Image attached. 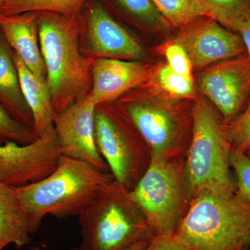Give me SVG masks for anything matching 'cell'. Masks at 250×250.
I'll return each instance as SVG.
<instances>
[{"label": "cell", "instance_id": "8", "mask_svg": "<svg viewBox=\"0 0 250 250\" xmlns=\"http://www.w3.org/2000/svg\"><path fill=\"white\" fill-rule=\"evenodd\" d=\"M61 156L54 128L29 144H0V182L12 187L34 183L55 169Z\"/></svg>", "mask_w": 250, "mask_h": 250}, {"label": "cell", "instance_id": "25", "mask_svg": "<svg viewBox=\"0 0 250 250\" xmlns=\"http://www.w3.org/2000/svg\"><path fill=\"white\" fill-rule=\"evenodd\" d=\"M0 139L27 145L34 142L37 137L32 128L17 121L0 104Z\"/></svg>", "mask_w": 250, "mask_h": 250}, {"label": "cell", "instance_id": "24", "mask_svg": "<svg viewBox=\"0 0 250 250\" xmlns=\"http://www.w3.org/2000/svg\"><path fill=\"white\" fill-rule=\"evenodd\" d=\"M231 150L246 153L250 149V99L241 114L225 126Z\"/></svg>", "mask_w": 250, "mask_h": 250}, {"label": "cell", "instance_id": "32", "mask_svg": "<svg viewBox=\"0 0 250 250\" xmlns=\"http://www.w3.org/2000/svg\"><path fill=\"white\" fill-rule=\"evenodd\" d=\"M5 0H0V11H1V7H2V5L4 4Z\"/></svg>", "mask_w": 250, "mask_h": 250}, {"label": "cell", "instance_id": "13", "mask_svg": "<svg viewBox=\"0 0 250 250\" xmlns=\"http://www.w3.org/2000/svg\"><path fill=\"white\" fill-rule=\"evenodd\" d=\"M95 108L88 97L82 99L56 114L54 129L62 155L83 161L107 172V164L99 152L95 142Z\"/></svg>", "mask_w": 250, "mask_h": 250}, {"label": "cell", "instance_id": "5", "mask_svg": "<svg viewBox=\"0 0 250 250\" xmlns=\"http://www.w3.org/2000/svg\"><path fill=\"white\" fill-rule=\"evenodd\" d=\"M192 137L187 163L188 192L193 198L204 190L233 195L236 184L230 171L231 147L226 129L205 98L192 110Z\"/></svg>", "mask_w": 250, "mask_h": 250}, {"label": "cell", "instance_id": "22", "mask_svg": "<svg viewBox=\"0 0 250 250\" xmlns=\"http://www.w3.org/2000/svg\"><path fill=\"white\" fill-rule=\"evenodd\" d=\"M209 9L210 17L220 24L238 33L243 23L250 18V0H202Z\"/></svg>", "mask_w": 250, "mask_h": 250}, {"label": "cell", "instance_id": "3", "mask_svg": "<svg viewBox=\"0 0 250 250\" xmlns=\"http://www.w3.org/2000/svg\"><path fill=\"white\" fill-rule=\"evenodd\" d=\"M175 232L192 250H247L250 202L236 193L199 192Z\"/></svg>", "mask_w": 250, "mask_h": 250}, {"label": "cell", "instance_id": "17", "mask_svg": "<svg viewBox=\"0 0 250 250\" xmlns=\"http://www.w3.org/2000/svg\"><path fill=\"white\" fill-rule=\"evenodd\" d=\"M0 104L22 124L32 128V113L20 83L17 67L11 47L0 31Z\"/></svg>", "mask_w": 250, "mask_h": 250}, {"label": "cell", "instance_id": "33", "mask_svg": "<svg viewBox=\"0 0 250 250\" xmlns=\"http://www.w3.org/2000/svg\"><path fill=\"white\" fill-rule=\"evenodd\" d=\"M246 154L250 156V149L248 151V152H246Z\"/></svg>", "mask_w": 250, "mask_h": 250}, {"label": "cell", "instance_id": "12", "mask_svg": "<svg viewBox=\"0 0 250 250\" xmlns=\"http://www.w3.org/2000/svg\"><path fill=\"white\" fill-rule=\"evenodd\" d=\"M122 110L153 155L167 157L176 147L180 123L177 113L167 104L154 97H135L125 101Z\"/></svg>", "mask_w": 250, "mask_h": 250}, {"label": "cell", "instance_id": "31", "mask_svg": "<svg viewBox=\"0 0 250 250\" xmlns=\"http://www.w3.org/2000/svg\"><path fill=\"white\" fill-rule=\"evenodd\" d=\"M47 250L45 249V248H42L40 246H35L31 247V248H30V250ZM72 250H78V249Z\"/></svg>", "mask_w": 250, "mask_h": 250}, {"label": "cell", "instance_id": "10", "mask_svg": "<svg viewBox=\"0 0 250 250\" xmlns=\"http://www.w3.org/2000/svg\"><path fill=\"white\" fill-rule=\"evenodd\" d=\"M174 41L184 47L192 67L197 69L247 53L239 34L208 16L181 27Z\"/></svg>", "mask_w": 250, "mask_h": 250}, {"label": "cell", "instance_id": "4", "mask_svg": "<svg viewBox=\"0 0 250 250\" xmlns=\"http://www.w3.org/2000/svg\"><path fill=\"white\" fill-rule=\"evenodd\" d=\"M78 250H126L154 233L129 196V190L113 180L79 215Z\"/></svg>", "mask_w": 250, "mask_h": 250}, {"label": "cell", "instance_id": "9", "mask_svg": "<svg viewBox=\"0 0 250 250\" xmlns=\"http://www.w3.org/2000/svg\"><path fill=\"white\" fill-rule=\"evenodd\" d=\"M202 93L229 123L239 116L250 99V62L248 54L218 62L198 78Z\"/></svg>", "mask_w": 250, "mask_h": 250}, {"label": "cell", "instance_id": "7", "mask_svg": "<svg viewBox=\"0 0 250 250\" xmlns=\"http://www.w3.org/2000/svg\"><path fill=\"white\" fill-rule=\"evenodd\" d=\"M123 118L106 106H97L95 136L97 147L118 184L131 190L142 176L143 153Z\"/></svg>", "mask_w": 250, "mask_h": 250}, {"label": "cell", "instance_id": "1", "mask_svg": "<svg viewBox=\"0 0 250 250\" xmlns=\"http://www.w3.org/2000/svg\"><path fill=\"white\" fill-rule=\"evenodd\" d=\"M113 180L111 173L62 155L57 167L45 178L14 188L27 215L33 235L47 215L58 219L79 216Z\"/></svg>", "mask_w": 250, "mask_h": 250}, {"label": "cell", "instance_id": "15", "mask_svg": "<svg viewBox=\"0 0 250 250\" xmlns=\"http://www.w3.org/2000/svg\"><path fill=\"white\" fill-rule=\"evenodd\" d=\"M40 12L4 16L0 14V31L10 47L36 76L47 80L39 34Z\"/></svg>", "mask_w": 250, "mask_h": 250}, {"label": "cell", "instance_id": "16", "mask_svg": "<svg viewBox=\"0 0 250 250\" xmlns=\"http://www.w3.org/2000/svg\"><path fill=\"white\" fill-rule=\"evenodd\" d=\"M23 96L32 113L33 130L39 138L54 128V111L47 80L34 75L21 59L14 54Z\"/></svg>", "mask_w": 250, "mask_h": 250}, {"label": "cell", "instance_id": "29", "mask_svg": "<svg viewBox=\"0 0 250 250\" xmlns=\"http://www.w3.org/2000/svg\"><path fill=\"white\" fill-rule=\"evenodd\" d=\"M238 34H239L243 39L250 62V18L241 24L238 29Z\"/></svg>", "mask_w": 250, "mask_h": 250}, {"label": "cell", "instance_id": "30", "mask_svg": "<svg viewBox=\"0 0 250 250\" xmlns=\"http://www.w3.org/2000/svg\"><path fill=\"white\" fill-rule=\"evenodd\" d=\"M150 241H143L135 243L126 250H144Z\"/></svg>", "mask_w": 250, "mask_h": 250}, {"label": "cell", "instance_id": "2", "mask_svg": "<svg viewBox=\"0 0 250 250\" xmlns=\"http://www.w3.org/2000/svg\"><path fill=\"white\" fill-rule=\"evenodd\" d=\"M82 28L81 16L39 14L41 50L56 114L88 97L91 90L95 59L85 57L80 48Z\"/></svg>", "mask_w": 250, "mask_h": 250}, {"label": "cell", "instance_id": "18", "mask_svg": "<svg viewBox=\"0 0 250 250\" xmlns=\"http://www.w3.org/2000/svg\"><path fill=\"white\" fill-rule=\"evenodd\" d=\"M27 215L14 188L0 182V250H21L31 243Z\"/></svg>", "mask_w": 250, "mask_h": 250}, {"label": "cell", "instance_id": "11", "mask_svg": "<svg viewBox=\"0 0 250 250\" xmlns=\"http://www.w3.org/2000/svg\"><path fill=\"white\" fill-rule=\"evenodd\" d=\"M83 11L81 17L91 56L133 61L146 58L141 44L113 18L101 0H89Z\"/></svg>", "mask_w": 250, "mask_h": 250}, {"label": "cell", "instance_id": "28", "mask_svg": "<svg viewBox=\"0 0 250 250\" xmlns=\"http://www.w3.org/2000/svg\"><path fill=\"white\" fill-rule=\"evenodd\" d=\"M144 250H192L176 232L155 234Z\"/></svg>", "mask_w": 250, "mask_h": 250}, {"label": "cell", "instance_id": "27", "mask_svg": "<svg viewBox=\"0 0 250 250\" xmlns=\"http://www.w3.org/2000/svg\"><path fill=\"white\" fill-rule=\"evenodd\" d=\"M161 52L167 61V65L173 71L184 76L192 77V62L182 45L174 41L167 42Z\"/></svg>", "mask_w": 250, "mask_h": 250}, {"label": "cell", "instance_id": "23", "mask_svg": "<svg viewBox=\"0 0 250 250\" xmlns=\"http://www.w3.org/2000/svg\"><path fill=\"white\" fill-rule=\"evenodd\" d=\"M156 81L162 90L171 97L192 98L195 96L192 77L179 75L167 64L161 65L157 70Z\"/></svg>", "mask_w": 250, "mask_h": 250}, {"label": "cell", "instance_id": "20", "mask_svg": "<svg viewBox=\"0 0 250 250\" xmlns=\"http://www.w3.org/2000/svg\"><path fill=\"white\" fill-rule=\"evenodd\" d=\"M152 1L170 27L181 28L199 18L210 17L209 9L202 0Z\"/></svg>", "mask_w": 250, "mask_h": 250}, {"label": "cell", "instance_id": "14", "mask_svg": "<svg viewBox=\"0 0 250 250\" xmlns=\"http://www.w3.org/2000/svg\"><path fill=\"white\" fill-rule=\"evenodd\" d=\"M150 75V67L141 61L94 59L93 85L88 100L95 106L111 103L126 92L142 84Z\"/></svg>", "mask_w": 250, "mask_h": 250}, {"label": "cell", "instance_id": "6", "mask_svg": "<svg viewBox=\"0 0 250 250\" xmlns=\"http://www.w3.org/2000/svg\"><path fill=\"white\" fill-rule=\"evenodd\" d=\"M129 196L154 234L175 232L182 219L184 179L178 167L167 157L152 154Z\"/></svg>", "mask_w": 250, "mask_h": 250}, {"label": "cell", "instance_id": "19", "mask_svg": "<svg viewBox=\"0 0 250 250\" xmlns=\"http://www.w3.org/2000/svg\"><path fill=\"white\" fill-rule=\"evenodd\" d=\"M89 0H5L0 14L4 16L37 12H52L70 18H80Z\"/></svg>", "mask_w": 250, "mask_h": 250}, {"label": "cell", "instance_id": "26", "mask_svg": "<svg viewBox=\"0 0 250 250\" xmlns=\"http://www.w3.org/2000/svg\"><path fill=\"white\" fill-rule=\"evenodd\" d=\"M229 162L236 174V193L250 202V156L231 150Z\"/></svg>", "mask_w": 250, "mask_h": 250}, {"label": "cell", "instance_id": "21", "mask_svg": "<svg viewBox=\"0 0 250 250\" xmlns=\"http://www.w3.org/2000/svg\"><path fill=\"white\" fill-rule=\"evenodd\" d=\"M121 13L136 24L152 30L170 29L152 0H110Z\"/></svg>", "mask_w": 250, "mask_h": 250}]
</instances>
